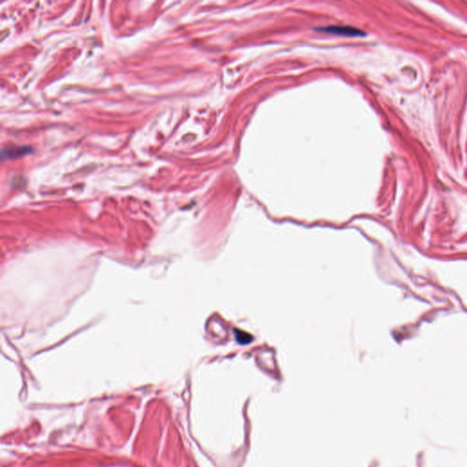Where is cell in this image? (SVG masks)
<instances>
[{"label": "cell", "mask_w": 467, "mask_h": 467, "mask_svg": "<svg viewBox=\"0 0 467 467\" xmlns=\"http://www.w3.org/2000/svg\"><path fill=\"white\" fill-rule=\"evenodd\" d=\"M32 152V149L30 146H10L7 148L3 149L1 152V156L2 160L5 159H17V158L21 157L26 154H28Z\"/></svg>", "instance_id": "7a4b0ae2"}, {"label": "cell", "mask_w": 467, "mask_h": 467, "mask_svg": "<svg viewBox=\"0 0 467 467\" xmlns=\"http://www.w3.org/2000/svg\"><path fill=\"white\" fill-rule=\"evenodd\" d=\"M316 30L322 31V32L330 33V34H335V35H341V36H347V37L364 36V33L362 32L360 29L356 28H352V27H346V26H329V27H326V28H317Z\"/></svg>", "instance_id": "6da1fadb"}]
</instances>
